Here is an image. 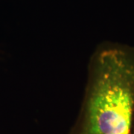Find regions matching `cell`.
<instances>
[{
  "mask_svg": "<svg viewBox=\"0 0 134 134\" xmlns=\"http://www.w3.org/2000/svg\"><path fill=\"white\" fill-rule=\"evenodd\" d=\"M67 134H134V46L105 41L96 47L80 110Z\"/></svg>",
  "mask_w": 134,
  "mask_h": 134,
  "instance_id": "cell-1",
  "label": "cell"
}]
</instances>
